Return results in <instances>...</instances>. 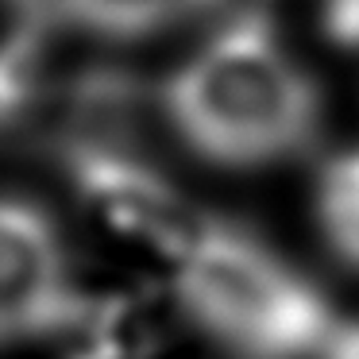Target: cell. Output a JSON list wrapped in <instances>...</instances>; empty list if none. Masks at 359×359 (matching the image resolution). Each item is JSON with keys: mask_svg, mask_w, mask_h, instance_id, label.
<instances>
[{"mask_svg": "<svg viewBox=\"0 0 359 359\" xmlns=\"http://www.w3.org/2000/svg\"><path fill=\"white\" fill-rule=\"evenodd\" d=\"M170 132L197 158L259 170L302 155L320 128V93L263 16L228 20L158 89Z\"/></svg>", "mask_w": 359, "mask_h": 359, "instance_id": "1", "label": "cell"}, {"mask_svg": "<svg viewBox=\"0 0 359 359\" xmlns=\"http://www.w3.org/2000/svg\"><path fill=\"white\" fill-rule=\"evenodd\" d=\"M170 271L186 317L240 359H320L340 325L305 274L220 220L205 224Z\"/></svg>", "mask_w": 359, "mask_h": 359, "instance_id": "2", "label": "cell"}, {"mask_svg": "<svg viewBox=\"0 0 359 359\" xmlns=\"http://www.w3.org/2000/svg\"><path fill=\"white\" fill-rule=\"evenodd\" d=\"M78 320L81 290L58 224L24 197H0V348Z\"/></svg>", "mask_w": 359, "mask_h": 359, "instance_id": "3", "label": "cell"}, {"mask_svg": "<svg viewBox=\"0 0 359 359\" xmlns=\"http://www.w3.org/2000/svg\"><path fill=\"white\" fill-rule=\"evenodd\" d=\"M66 166L86 209L104 228L163 255L166 263H174L212 220L197 212V205L174 182L116 147L74 143Z\"/></svg>", "mask_w": 359, "mask_h": 359, "instance_id": "4", "label": "cell"}, {"mask_svg": "<svg viewBox=\"0 0 359 359\" xmlns=\"http://www.w3.org/2000/svg\"><path fill=\"white\" fill-rule=\"evenodd\" d=\"M35 32H70L93 39H151L212 12L220 0H8Z\"/></svg>", "mask_w": 359, "mask_h": 359, "instance_id": "5", "label": "cell"}, {"mask_svg": "<svg viewBox=\"0 0 359 359\" xmlns=\"http://www.w3.org/2000/svg\"><path fill=\"white\" fill-rule=\"evenodd\" d=\"M313 217L328 251L359 271V147L328 158L313 189Z\"/></svg>", "mask_w": 359, "mask_h": 359, "instance_id": "6", "label": "cell"}, {"mask_svg": "<svg viewBox=\"0 0 359 359\" xmlns=\"http://www.w3.org/2000/svg\"><path fill=\"white\" fill-rule=\"evenodd\" d=\"M35 50H39L35 27H27V35L0 43V128L12 124L39 93V55Z\"/></svg>", "mask_w": 359, "mask_h": 359, "instance_id": "7", "label": "cell"}, {"mask_svg": "<svg viewBox=\"0 0 359 359\" xmlns=\"http://www.w3.org/2000/svg\"><path fill=\"white\" fill-rule=\"evenodd\" d=\"M320 359H359V320L355 325H336V332Z\"/></svg>", "mask_w": 359, "mask_h": 359, "instance_id": "8", "label": "cell"}, {"mask_svg": "<svg viewBox=\"0 0 359 359\" xmlns=\"http://www.w3.org/2000/svg\"><path fill=\"white\" fill-rule=\"evenodd\" d=\"M86 359H109V355H86Z\"/></svg>", "mask_w": 359, "mask_h": 359, "instance_id": "9", "label": "cell"}]
</instances>
